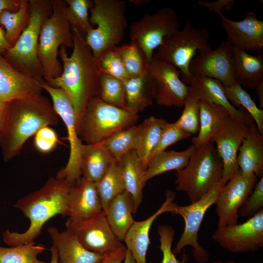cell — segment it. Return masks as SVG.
Instances as JSON below:
<instances>
[{
	"instance_id": "17",
	"label": "cell",
	"mask_w": 263,
	"mask_h": 263,
	"mask_svg": "<svg viewBox=\"0 0 263 263\" xmlns=\"http://www.w3.org/2000/svg\"><path fill=\"white\" fill-rule=\"evenodd\" d=\"M257 178L238 169L225 183L215 204L218 227L238 223V210L251 193Z\"/></svg>"
},
{
	"instance_id": "41",
	"label": "cell",
	"mask_w": 263,
	"mask_h": 263,
	"mask_svg": "<svg viewBox=\"0 0 263 263\" xmlns=\"http://www.w3.org/2000/svg\"><path fill=\"white\" fill-rule=\"evenodd\" d=\"M117 50L129 77L140 75L146 71L148 62L135 44L130 42L118 46Z\"/></svg>"
},
{
	"instance_id": "30",
	"label": "cell",
	"mask_w": 263,
	"mask_h": 263,
	"mask_svg": "<svg viewBox=\"0 0 263 263\" xmlns=\"http://www.w3.org/2000/svg\"><path fill=\"white\" fill-rule=\"evenodd\" d=\"M200 125L198 133L192 138V145L197 148L211 141L225 119L230 115L225 107L199 100Z\"/></svg>"
},
{
	"instance_id": "18",
	"label": "cell",
	"mask_w": 263,
	"mask_h": 263,
	"mask_svg": "<svg viewBox=\"0 0 263 263\" xmlns=\"http://www.w3.org/2000/svg\"><path fill=\"white\" fill-rule=\"evenodd\" d=\"M189 72L193 76H206L230 85L236 79L233 65L232 46L226 41L216 49L199 53L191 61Z\"/></svg>"
},
{
	"instance_id": "15",
	"label": "cell",
	"mask_w": 263,
	"mask_h": 263,
	"mask_svg": "<svg viewBox=\"0 0 263 263\" xmlns=\"http://www.w3.org/2000/svg\"><path fill=\"white\" fill-rule=\"evenodd\" d=\"M65 225L90 251L104 255L124 246L112 231L104 211L83 220L68 219Z\"/></svg>"
},
{
	"instance_id": "52",
	"label": "cell",
	"mask_w": 263,
	"mask_h": 263,
	"mask_svg": "<svg viewBox=\"0 0 263 263\" xmlns=\"http://www.w3.org/2000/svg\"><path fill=\"white\" fill-rule=\"evenodd\" d=\"M11 47L6 39L4 30L0 25V54L2 55Z\"/></svg>"
},
{
	"instance_id": "34",
	"label": "cell",
	"mask_w": 263,
	"mask_h": 263,
	"mask_svg": "<svg viewBox=\"0 0 263 263\" xmlns=\"http://www.w3.org/2000/svg\"><path fill=\"white\" fill-rule=\"evenodd\" d=\"M104 211L110 202L125 191V187L118 161L114 162L108 170L95 183Z\"/></svg>"
},
{
	"instance_id": "28",
	"label": "cell",
	"mask_w": 263,
	"mask_h": 263,
	"mask_svg": "<svg viewBox=\"0 0 263 263\" xmlns=\"http://www.w3.org/2000/svg\"><path fill=\"white\" fill-rule=\"evenodd\" d=\"M107 221L113 233L121 241L135 221L133 203L130 195L124 191L115 197L104 211Z\"/></svg>"
},
{
	"instance_id": "12",
	"label": "cell",
	"mask_w": 263,
	"mask_h": 263,
	"mask_svg": "<svg viewBox=\"0 0 263 263\" xmlns=\"http://www.w3.org/2000/svg\"><path fill=\"white\" fill-rule=\"evenodd\" d=\"M179 27L176 12L170 7H164L153 14L146 13L131 24V42L141 50L149 63L154 50L163 44L166 38L176 33Z\"/></svg>"
},
{
	"instance_id": "25",
	"label": "cell",
	"mask_w": 263,
	"mask_h": 263,
	"mask_svg": "<svg viewBox=\"0 0 263 263\" xmlns=\"http://www.w3.org/2000/svg\"><path fill=\"white\" fill-rule=\"evenodd\" d=\"M233 65L236 80L241 86L255 89L263 82V51L251 55L245 51L232 46Z\"/></svg>"
},
{
	"instance_id": "47",
	"label": "cell",
	"mask_w": 263,
	"mask_h": 263,
	"mask_svg": "<svg viewBox=\"0 0 263 263\" xmlns=\"http://www.w3.org/2000/svg\"><path fill=\"white\" fill-rule=\"evenodd\" d=\"M60 142L56 132L50 126L42 127L34 135L35 148L43 153L50 152Z\"/></svg>"
},
{
	"instance_id": "23",
	"label": "cell",
	"mask_w": 263,
	"mask_h": 263,
	"mask_svg": "<svg viewBox=\"0 0 263 263\" xmlns=\"http://www.w3.org/2000/svg\"><path fill=\"white\" fill-rule=\"evenodd\" d=\"M47 231L56 248L59 263H98L104 257L85 248L67 229L60 232L51 226Z\"/></svg>"
},
{
	"instance_id": "2",
	"label": "cell",
	"mask_w": 263,
	"mask_h": 263,
	"mask_svg": "<svg viewBox=\"0 0 263 263\" xmlns=\"http://www.w3.org/2000/svg\"><path fill=\"white\" fill-rule=\"evenodd\" d=\"M59 116L49 99L42 94L8 103L7 120L0 141L3 159L19 155L25 142L45 126H56Z\"/></svg>"
},
{
	"instance_id": "29",
	"label": "cell",
	"mask_w": 263,
	"mask_h": 263,
	"mask_svg": "<svg viewBox=\"0 0 263 263\" xmlns=\"http://www.w3.org/2000/svg\"><path fill=\"white\" fill-rule=\"evenodd\" d=\"M116 161L112 153L99 144H83L80 163L82 177L95 183Z\"/></svg>"
},
{
	"instance_id": "48",
	"label": "cell",
	"mask_w": 263,
	"mask_h": 263,
	"mask_svg": "<svg viewBox=\"0 0 263 263\" xmlns=\"http://www.w3.org/2000/svg\"><path fill=\"white\" fill-rule=\"evenodd\" d=\"M197 3L201 6L207 8L208 11L214 12L219 16L222 15V10H230L234 5L233 0H218L215 1L208 2L204 0H199Z\"/></svg>"
},
{
	"instance_id": "5",
	"label": "cell",
	"mask_w": 263,
	"mask_h": 263,
	"mask_svg": "<svg viewBox=\"0 0 263 263\" xmlns=\"http://www.w3.org/2000/svg\"><path fill=\"white\" fill-rule=\"evenodd\" d=\"M223 163L211 141L195 148L187 165L176 171V188L194 202L222 181Z\"/></svg>"
},
{
	"instance_id": "22",
	"label": "cell",
	"mask_w": 263,
	"mask_h": 263,
	"mask_svg": "<svg viewBox=\"0 0 263 263\" xmlns=\"http://www.w3.org/2000/svg\"><path fill=\"white\" fill-rule=\"evenodd\" d=\"M166 200L160 208L148 218L141 221H135L127 233L123 241L127 249L132 254L135 263H147L146 255L150 244L149 232L154 220L165 212H170L174 200L175 193L168 190Z\"/></svg>"
},
{
	"instance_id": "3",
	"label": "cell",
	"mask_w": 263,
	"mask_h": 263,
	"mask_svg": "<svg viewBox=\"0 0 263 263\" xmlns=\"http://www.w3.org/2000/svg\"><path fill=\"white\" fill-rule=\"evenodd\" d=\"M72 186L65 180L53 176L39 189L19 199L14 206L29 220L30 225L21 233L5 230L2 234L4 243L14 246L34 242L48 220L57 215L66 216Z\"/></svg>"
},
{
	"instance_id": "31",
	"label": "cell",
	"mask_w": 263,
	"mask_h": 263,
	"mask_svg": "<svg viewBox=\"0 0 263 263\" xmlns=\"http://www.w3.org/2000/svg\"><path fill=\"white\" fill-rule=\"evenodd\" d=\"M123 82L126 109L138 113L152 104L151 81L147 70L140 75L128 77Z\"/></svg>"
},
{
	"instance_id": "51",
	"label": "cell",
	"mask_w": 263,
	"mask_h": 263,
	"mask_svg": "<svg viewBox=\"0 0 263 263\" xmlns=\"http://www.w3.org/2000/svg\"><path fill=\"white\" fill-rule=\"evenodd\" d=\"M8 103L0 101V141L4 130L7 120Z\"/></svg>"
},
{
	"instance_id": "26",
	"label": "cell",
	"mask_w": 263,
	"mask_h": 263,
	"mask_svg": "<svg viewBox=\"0 0 263 263\" xmlns=\"http://www.w3.org/2000/svg\"><path fill=\"white\" fill-rule=\"evenodd\" d=\"M239 169L244 173L263 176V134L255 124L241 145L237 157Z\"/></svg>"
},
{
	"instance_id": "11",
	"label": "cell",
	"mask_w": 263,
	"mask_h": 263,
	"mask_svg": "<svg viewBox=\"0 0 263 263\" xmlns=\"http://www.w3.org/2000/svg\"><path fill=\"white\" fill-rule=\"evenodd\" d=\"M225 183L223 181H221L202 197L189 205L181 206L174 202L173 203L170 213L181 216L185 223L184 231L172 251L175 255L180 253L185 246H190L196 262L205 263L208 261L209 254L199 243L198 232L206 212L211 206L216 204Z\"/></svg>"
},
{
	"instance_id": "21",
	"label": "cell",
	"mask_w": 263,
	"mask_h": 263,
	"mask_svg": "<svg viewBox=\"0 0 263 263\" xmlns=\"http://www.w3.org/2000/svg\"><path fill=\"white\" fill-rule=\"evenodd\" d=\"M103 211L95 183L83 177L72 186L67 198L66 216L73 221H81Z\"/></svg>"
},
{
	"instance_id": "37",
	"label": "cell",
	"mask_w": 263,
	"mask_h": 263,
	"mask_svg": "<svg viewBox=\"0 0 263 263\" xmlns=\"http://www.w3.org/2000/svg\"><path fill=\"white\" fill-rule=\"evenodd\" d=\"M30 17L28 0H21L16 12L4 11L0 15V25L3 28L5 38L12 46L27 25Z\"/></svg>"
},
{
	"instance_id": "16",
	"label": "cell",
	"mask_w": 263,
	"mask_h": 263,
	"mask_svg": "<svg viewBox=\"0 0 263 263\" xmlns=\"http://www.w3.org/2000/svg\"><path fill=\"white\" fill-rule=\"evenodd\" d=\"M212 238L233 253L257 250L263 246V209L242 224L217 227Z\"/></svg>"
},
{
	"instance_id": "46",
	"label": "cell",
	"mask_w": 263,
	"mask_h": 263,
	"mask_svg": "<svg viewBox=\"0 0 263 263\" xmlns=\"http://www.w3.org/2000/svg\"><path fill=\"white\" fill-rule=\"evenodd\" d=\"M238 210L239 216L250 218L263 209V176Z\"/></svg>"
},
{
	"instance_id": "43",
	"label": "cell",
	"mask_w": 263,
	"mask_h": 263,
	"mask_svg": "<svg viewBox=\"0 0 263 263\" xmlns=\"http://www.w3.org/2000/svg\"><path fill=\"white\" fill-rule=\"evenodd\" d=\"M183 106V112L175 123L190 135L195 134L198 132L200 125L199 100L188 94Z\"/></svg>"
},
{
	"instance_id": "54",
	"label": "cell",
	"mask_w": 263,
	"mask_h": 263,
	"mask_svg": "<svg viewBox=\"0 0 263 263\" xmlns=\"http://www.w3.org/2000/svg\"><path fill=\"white\" fill-rule=\"evenodd\" d=\"M50 250L51 254L50 263H59L57 252L56 247L52 245Z\"/></svg>"
},
{
	"instance_id": "1",
	"label": "cell",
	"mask_w": 263,
	"mask_h": 263,
	"mask_svg": "<svg viewBox=\"0 0 263 263\" xmlns=\"http://www.w3.org/2000/svg\"><path fill=\"white\" fill-rule=\"evenodd\" d=\"M72 32V53L69 56L66 47H60L58 55L62 62V73L47 83L64 92L74 107L78 124L89 102L98 96L101 74L85 37L75 29Z\"/></svg>"
},
{
	"instance_id": "24",
	"label": "cell",
	"mask_w": 263,
	"mask_h": 263,
	"mask_svg": "<svg viewBox=\"0 0 263 263\" xmlns=\"http://www.w3.org/2000/svg\"><path fill=\"white\" fill-rule=\"evenodd\" d=\"M188 94L199 100L221 105L230 115L244 117L249 114L244 108L234 107L227 98L223 84L216 79L206 76H193Z\"/></svg>"
},
{
	"instance_id": "36",
	"label": "cell",
	"mask_w": 263,
	"mask_h": 263,
	"mask_svg": "<svg viewBox=\"0 0 263 263\" xmlns=\"http://www.w3.org/2000/svg\"><path fill=\"white\" fill-rule=\"evenodd\" d=\"M141 124L133 125L118 132L102 142L98 143L108 150L118 161L125 153L137 148Z\"/></svg>"
},
{
	"instance_id": "44",
	"label": "cell",
	"mask_w": 263,
	"mask_h": 263,
	"mask_svg": "<svg viewBox=\"0 0 263 263\" xmlns=\"http://www.w3.org/2000/svg\"><path fill=\"white\" fill-rule=\"evenodd\" d=\"M190 136L179 128L175 122H168L163 131L158 143L150 155L149 163L170 145Z\"/></svg>"
},
{
	"instance_id": "45",
	"label": "cell",
	"mask_w": 263,
	"mask_h": 263,
	"mask_svg": "<svg viewBox=\"0 0 263 263\" xmlns=\"http://www.w3.org/2000/svg\"><path fill=\"white\" fill-rule=\"evenodd\" d=\"M157 231L160 241L159 247L163 255L162 263H186L188 257L185 253L182 260L180 261L176 259L171 250L175 235L173 228L169 225H160L158 227Z\"/></svg>"
},
{
	"instance_id": "7",
	"label": "cell",
	"mask_w": 263,
	"mask_h": 263,
	"mask_svg": "<svg viewBox=\"0 0 263 263\" xmlns=\"http://www.w3.org/2000/svg\"><path fill=\"white\" fill-rule=\"evenodd\" d=\"M90 9V21L95 28L85 37L97 58L106 50L118 46L127 27L126 3L121 0H94Z\"/></svg>"
},
{
	"instance_id": "10",
	"label": "cell",
	"mask_w": 263,
	"mask_h": 263,
	"mask_svg": "<svg viewBox=\"0 0 263 263\" xmlns=\"http://www.w3.org/2000/svg\"><path fill=\"white\" fill-rule=\"evenodd\" d=\"M40 86L50 96L54 110L63 121L70 144L68 162L55 176L74 186L82 177L80 163L83 145L78 134V124L76 114L71 102L62 90L49 85L44 80L41 81Z\"/></svg>"
},
{
	"instance_id": "35",
	"label": "cell",
	"mask_w": 263,
	"mask_h": 263,
	"mask_svg": "<svg viewBox=\"0 0 263 263\" xmlns=\"http://www.w3.org/2000/svg\"><path fill=\"white\" fill-rule=\"evenodd\" d=\"M223 87L230 103L237 109H244L253 119L259 132L263 134V110L258 107L250 94L237 81L228 85H223Z\"/></svg>"
},
{
	"instance_id": "8",
	"label": "cell",
	"mask_w": 263,
	"mask_h": 263,
	"mask_svg": "<svg viewBox=\"0 0 263 263\" xmlns=\"http://www.w3.org/2000/svg\"><path fill=\"white\" fill-rule=\"evenodd\" d=\"M138 113L108 104L99 97L88 103L79 120L78 134L86 144H95L134 125Z\"/></svg>"
},
{
	"instance_id": "27",
	"label": "cell",
	"mask_w": 263,
	"mask_h": 263,
	"mask_svg": "<svg viewBox=\"0 0 263 263\" xmlns=\"http://www.w3.org/2000/svg\"><path fill=\"white\" fill-rule=\"evenodd\" d=\"M118 162L125 190L132 198L135 213L142 200L146 170L134 150L125 153Z\"/></svg>"
},
{
	"instance_id": "39",
	"label": "cell",
	"mask_w": 263,
	"mask_h": 263,
	"mask_svg": "<svg viewBox=\"0 0 263 263\" xmlns=\"http://www.w3.org/2000/svg\"><path fill=\"white\" fill-rule=\"evenodd\" d=\"M66 15L72 29H75L84 37L94 27L90 21L89 12L93 1L65 0Z\"/></svg>"
},
{
	"instance_id": "38",
	"label": "cell",
	"mask_w": 263,
	"mask_h": 263,
	"mask_svg": "<svg viewBox=\"0 0 263 263\" xmlns=\"http://www.w3.org/2000/svg\"><path fill=\"white\" fill-rule=\"evenodd\" d=\"M34 242L9 247L0 246V263H46L38 256L46 250Z\"/></svg>"
},
{
	"instance_id": "33",
	"label": "cell",
	"mask_w": 263,
	"mask_h": 263,
	"mask_svg": "<svg viewBox=\"0 0 263 263\" xmlns=\"http://www.w3.org/2000/svg\"><path fill=\"white\" fill-rule=\"evenodd\" d=\"M168 123L164 119L151 115L140 124L139 141L134 150L145 170L149 164L150 155Z\"/></svg>"
},
{
	"instance_id": "49",
	"label": "cell",
	"mask_w": 263,
	"mask_h": 263,
	"mask_svg": "<svg viewBox=\"0 0 263 263\" xmlns=\"http://www.w3.org/2000/svg\"><path fill=\"white\" fill-rule=\"evenodd\" d=\"M126 250V247L124 246L105 254L98 263H121L125 258Z\"/></svg>"
},
{
	"instance_id": "13",
	"label": "cell",
	"mask_w": 263,
	"mask_h": 263,
	"mask_svg": "<svg viewBox=\"0 0 263 263\" xmlns=\"http://www.w3.org/2000/svg\"><path fill=\"white\" fill-rule=\"evenodd\" d=\"M254 124L249 114L244 117L229 115L210 141L216 144V150L222 160V181L225 183L239 169L237 157L239 148Z\"/></svg>"
},
{
	"instance_id": "14",
	"label": "cell",
	"mask_w": 263,
	"mask_h": 263,
	"mask_svg": "<svg viewBox=\"0 0 263 263\" xmlns=\"http://www.w3.org/2000/svg\"><path fill=\"white\" fill-rule=\"evenodd\" d=\"M153 100L166 107H182L188 94L189 86L181 78L179 71L173 66L153 56L148 63Z\"/></svg>"
},
{
	"instance_id": "19",
	"label": "cell",
	"mask_w": 263,
	"mask_h": 263,
	"mask_svg": "<svg viewBox=\"0 0 263 263\" xmlns=\"http://www.w3.org/2000/svg\"><path fill=\"white\" fill-rule=\"evenodd\" d=\"M220 17L228 44L244 51L263 50V21L257 19L255 13L247 12L240 21L229 19L223 14Z\"/></svg>"
},
{
	"instance_id": "40",
	"label": "cell",
	"mask_w": 263,
	"mask_h": 263,
	"mask_svg": "<svg viewBox=\"0 0 263 263\" xmlns=\"http://www.w3.org/2000/svg\"><path fill=\"white\" fill-rule=\"evenodd\" d=\"M97 97L108 104L126 109L124 82L115 77L100 75Z\"/></svg>"
},
{
	"instance_id": "55",
	"label": "cell",
	"mask_w": 263,
	"mask_h": 263,
	"mask_svg": "<svg viewBox=\"0 0 263 263\" xmlns=\"http://www.w3.org/2000/svg\"><path fill=\"white\" fill-rule=\"evenodd\" d=\"M124 263H135L134 260L131 253L127 249L124 259Z\"/></svg>"
},
{
	"instance_id": "56",
	"label": "cell",
	"mask_w": 263,
	"mask_h": 263,
	"mask_svg": "<svg viewBox=\"0 0 263 263\" xmlns=\"http://www.w3.org/2000/svg\"><path fill=\"white\" fill-rule=\"evenodd\" d=\"M213 263H236L233 261H230L227 262H223L220 261H214Z\"/></svg>"
},
{
	"instance_id": "9",
	"label": "cell",
	"mask_w": 263,
	"mask_h": 263,
	"mask_svg": "<svg viewBox=\"0 0 263 263\" xmlns=\"http://www.w3.org/2000/svg\"><path fill=\"white\" fill-rule=\"evenodd\" d=\"M208 38L206 29L194 27L188 19L182 30L164 39L153 57L176 68L180 72L182 80L190 85L193 78L189 70L190 64L197 53L212 49Z\"/></svg>"
},
{
	"instance_id": "53",
	"label": "cell",
	"mask_w": 263,
	"mask_h": 263,
	"mask_svg": "<svg viewBox=\"0 0 263 263\" xmlns=\"http://www.w3.org/2000/svg\"><path fill=\"white\" fill-rule=\"evenodd\" d=\"M255 89L259 97L260 107L262 109L263 108V82L259 84Z\"/></svg>"
},
{
	"instance_id": "20",
	"label": "cell",
	"mask_w": 263,
	"mask_h": 263,
	"mask_svg": "<svg viewBox=\"0 0 263 263\" xmlns=\"http://www.w3.org/2000/svg\"><path fill=\"white\" fill-rule=\"evenodd\" d=\"M42 81L19 71L0 54V101L9 102L40 94Z\"/></svg>"
},
{
	"instance_id": "6",
	"label": "cell",
	"mask_w": 263,
	"mask_h": 263,
	"mask_svg": "<svg viewBox=\"0 0 263 263\" xmlns=\"http://www.w3.org/2000/svg\"><path fill=\"white\" fill-rule=\"evenodd\" d=\"M51 1L52 12L42 26L37 50L43 79L46 83L59 77L62 73V64L58 59L59 47L72 48L74 44L72 28L66 15L65 1Z\"/></svg>"
},
{
	"instance_id": "42",
	"label": "cell",
	"mask_w": 263,
	"mask_h": 263,
	"mask_svg": "<svg viewBox=\"0 0 263 263\" xmlns=\"http://www.w3.org/2000/svg\"><path fill=\"white\" fill-rule=\"evenodd\" d=\"M101 74L108 75L122 81L129 77L117 50V46L103 52L97 58Z\"/></svg>"
},
{
	"instance_id": "32",
	"label": "cell",
	"mask_w": 263,
	"mask_h": 263,
	"mask_svg": "<svg viewBox=\"0 0 263 263\" xmlns=\"http://www.w3.org/2000/svg\"><path fill=\"white\" fill-rule=\"evenodd\" d=\"M194 150L191 145L182 151L172 150L160 152L149 163L145 170V182L165 172L182 169L187 165Z\"/></svg>"
},
{
	"instance_id": "50",
	"label": "cell",
	"mask_w": 263,
	"mask_h": 263,
	"mask_svg": "<svg viewBox=\"0 0 263 263\" xmlns=\"http://www.w3.org/2000/svg\"><path fill=\"white\" fill-rule=\"evenodd\" d=\"M21 3V0H0V15L4 11H18Z\"/></svg>"
},
{
	"instance_id": "4",
	"label": "cell",
	"mask_w": 263,
	"mask_h": 263,
	"mask_svg": "<svg viewBox=\"0 0 263 263\" xmlns=\"http://www.w3.org/2000/svg\"><path fill=\"white\" fill-rule=\"evenodd\" d=\"M29 22L15 43L2 55L19 71L38 80H44L38 57L39 37L44 21L52 12L51 0H29Z\"/></svg>"
}]
</instances>
